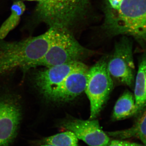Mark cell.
I'll return each mask as SVG.
<instances>
[{
  "instance_id": "cell-1",
  "label": "cell",
  "mask_w": 146,
  "mask_h": 146,
  "mask_svg": "<svg viewBox=\"0 0 146 146\" xmlns=\"http://www.w3.org/2000/svg\"><path fill=\"white\" fill-rule=\"evenodd\" d=\"M53 29L18 42L0 41V80L18 69L36 67L46 53Z\"/></svg>"
},
{
  "instance_id": "cell-2",
  "label": "cell",
  "mask_w": 146,
  "mask_h": 146,
  "mask_svg": "<svg viewBox=\"0 0 146 146\" xmlns=\"http://www.w3.org/2000/svg\"><path fill=\"white\" fill-rule=\"evenodd\" d=\"M104 13L103 27L108 34L131 36L146 43V0H123L116 10L106 5Z\"/></svg>"
},
{
  "instance_id": "cell-3",
  "label": "cell",
  "mask_w": 146,
  "mask_h": 146,
  "mask_svg": "<svg viewBox=\"0 0 146 146\" xmlns=\"http://www.w3.org/2000/svg\"><path fill=\"white\" fill-rule=\"evenodd\" d=\"M89 5V0H42L35 13L50 28L69 29L85 16Z\"/></svg>"
},
{
  "instance_id": "cell-4",
  "label": "cell",
  "mask_w": 146,
  "mask_h": 146,
  "mask_svg": "<svg viewBox=\"0 0 146 146\" xmlns=\"http://www.w3.org/2000/svg\"><path fill=\"white\" fill-rule=\"evenodd\" d=\"M53 29V33L49 48L37 66L49 67L82 62L94 53V52L80 45L69 29Z\"/></svg>"
},
{
  "instance_id": "cell-5",
  "label": "cell",
  "mask_w": 146,
  "mask_h": 146,
  "mask_svg": "<svg viewBox=\"0 0 146 146\" xmlns=\"http://www.w3.org/2000/svg\"><path fill=\"white\" fill-rule=\"evenodd\" d=\"M114 85L105 59H101L89 68L84 91L90 102L89 119H94L99 115Z\"/></svg>"
},
{
  "instance_id": "cell-6",
  "label": "cell",
  "mask_w": 146,
  "mask_h": 146,
  "mask_svg": "<svg viewBox=\"0 0 146 146\" xmlns=\"http://www.w3.org/2000/svg\"><path fill=\"white\" fill-rule=\"evenodd\" d=\"M108 71L114 84L126 85L132 89L135 82L132 42L123 36L116 42L114 51L106 60Z\"/></svg>"
},
{
  "instance_id": "cell-7",
  "label": "cell",
  "mask_w": 146,
  "mask_h": 146,
  "mask_svg": "<svg viewBox=\"0 0 146 146\" xmlns=\"http://www.w3.org/2000/svg\"><path fill=\"white\" fill-rule=\"evenodd\" d=\"M22 118L20 100L16 96L0 98V146H8L16 136Z\"/></svg>"
},
{
  "instance_id": "cell-8",
  "label": "cell",
  "mask_w": 146,
  "mask_h": 146,
  "mask_svg": "<svg viewBox=\"0 0 146 146\" xmlns=\"http://www.w3.org/2000/svg\"><path fill=\"white\" fill-rule=\"evenodd\" d=\"M80 62L45 67L36 71L33 75L35 88L43 98L46 100Z\"/></svg>"
},
{
  "instance_id": "cell-9",
  "label": "cell",
  "mask_w": 146,
  "mask_h": 146,
  "mask_svg": "<svg viewBox=\"0 0 146 146\" xmlns=\"http://www.w3.org/2000/svg\"><path fill=\"white\" fill-rule=\"evenodd\" d=\"M89 68L81 62L46 100L54 103L73 100L84 91Z\"/></svg>"
},
{
  "instance_id": "cell-10",
  "label": "cell",
  "mask_w": 146,
  "mask_h": 146,
  "mask_svg": "<svg viewBox=\"0 0 146 146\" xmlns=\"http://www.w3.org/2000/svg\"><path fill=\"white\" fill-rule=\"evenodd\" d=\"M62 127L74 133L78 138L90 146H106L110 138L103 131L97 120L71 119L65 120Z\"/></svg>"
},
{
  "instance_id": "cell-11",
  "label": "cell",
  "mask_w": 146,
  "mask_h": 146,
  "mask_svg": "<svg viewBox=\"0 0 146 146\" xmlns=\"http://www.w3.org/2000/svg\"><path fill=\"white\" fill-rule=\"evenodd\" d=\"M133 88L138 115L146 106V54L142 56L139 62Z\"/></svg>"
},
{
  "instance_id": "cell-12",
  "label": "cell",
  "mask_w": 146,
  "mask_h": 146,
  "mask_svg": "<svg viewBox=\"0 0 146 146\" xmlns=\"http://www.w3.org/2000/svg\"><path fill=\"white\" fill-rule=\"evenodd\" d=\"M137 115L134 95L127 90L118 99L115 104L112 113V119L118 121Z\"/></svg>"
},
{
  "instance_id": "cell-13",
  "label": "cell",
  "mask_w": 146,
  "mask_h": 146,
  "mask_svg": "<svg viewBox=\"0 0 146 146\" xmlns=\"http://www.w3.org/2000/svg\"><path fill=\"white\" fill-rule=\"evenodd\" d=\"M138 117L133 126L125 130L108 132L109 136L121 139L136 138L146 146V106L137 115Z\"/></svg>"
},
{
  "instance_id": "cell-14",
  "label": "cell",
  "mask_w": 146,
  "mask_h": 146,
  "mask_svg": "<svg viewBox=\"0 0 146 146\" xmlns=\"http://www.w3.org/2000/svg\"><path fill=\"white\" fill-rule=\"evenodd\" d=\"M25 9V5L22 1L16 0L13 2L11 7V14L0 28V39H4L18 25Z\"/></svg>"
},
{
  "instance_id": "cell-15",
  "label": "cell",
  "mask_w": 146,
  "mask_h": 146,
  "mask_svg": "<svg viewBox=\"0 0 146 146\" xmlns=\"http://www.w3.org/2000/svg\"><path fill=\"white\" fill-rule=\"evenodd\" d=\"M45 142L54 146H78L77 137L70 131L48 137Z\"/></svg>"
},
{
  "instance_id": "cell-16",
  "label": "cell",
  "mask_w": 146,
  "mask_h": 146,
  "mask_svg": "<svg viewBox=\"0 0 146 146\" xmlns=\"http://www.w3.org/2000/svg\"><path fill=\"white\" fill-rule=\"evenodd\" d=\"M139 144L126 141L115 140L111 141L110 145L106 146H138Z\"/></svg>"
},
{
  "instance_id": "cell-17",
  "label": "cell",
  "mask_w": 146,
  "mask_h": 146,
  "mask_svg": "<svg viewBox=\"0 0 146 146\" xmlns=\"http://www.w3.org/2000/svg\"><path fill=\"white\" fill-rule=\"evenodd\" d=\"M123 0H107L106 5L113 9H117L119 8Z\"/></svg>"
},
{
  "instance_id": "cell-18",
  "label": "cell",
  "mask_w": 146,
  "mask_h": 146,
  "mask_svg": "<svg viewBox=\"0 0 146 146\" xmlns=\"http://www.w3.org/2000/svg\"><path fill=\"white\" fill-rule=\"evenodd\" d=\"M27 1H36L39 2L41 1L42 0H25Z\"/></svg>"
},
{
  "instance_id": "cell-19",
  "label": "cell",
  "mask_w": 146,
  "mask_h": 146,
  "mask_svg": "<svg viewBox=\"0 0 146 146\" xmlns=\"http://www.w3.org/2000/svg\"><path fill=\"white\" fill-rule=\"evenodd\" d=\"M42 146H54L52 145H48V144H47V145H42Z\"/></svg>"
},
{
  "instance_id": "cell-20",
  "label": "cell",
  "mask_w": 146,
  "mask_h": 146,
  "mask_svg": "<svg viewBox=\"0 0 146 146\" xmlns=\"http://www.w3.org/2000/svg\"><path fill=\"white\" fill-rule=\"evenodd\" d=\"M146 146L145 145H139V146Z\"/></svg>"
}]
</instances>
